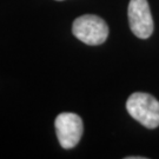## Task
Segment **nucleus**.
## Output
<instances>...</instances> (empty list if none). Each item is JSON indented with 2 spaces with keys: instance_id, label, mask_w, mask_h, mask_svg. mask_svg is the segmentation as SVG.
Listing matches in <instances>:
<instances>
[{
  "instance_id": "obj_1",
  "label": "nucleus",
  "mask_w": 159,
  "mask_h": 159,
  "mask_svg": "<svg viewBox=\"0 0 159 159\" xmlns=\"http://www.w3.org/2000/svg\"><path fill=\"white\" fill-rule=\"evenodd\" d=\"M126 110L133 119L148 129L159 126V102L148 93L137 92L129 97Z\"/></svg>"
},
{
  "instance_id": "obj_2",
  "label": "nucleus",
  "mask_w": 159,
  "mask_h": 159,
  "mask_svg": "<svg viewBox=\"0 0 159 159\" xmlns=\"http://www.w3.org/2000/svg\"><path fill=\"white\" fill-rule=\"evenodd\" d=\"M72 32L74 37L84 44L96 46L107 39L108 26L102 18L93 14H85L74 20Z\"/></svg>"
},
{
  "instance_id": "obj_3",
  "label": "nucleus",
  "mask_w": 159,
  "mask_h": 159,
  "mask_svg": "<svg viewBox=\"0 0 159 159\" xmlns=\"http://www.w3.org/2000/svg\"><path fill=\"white\" fill-rule=\"evenodd\" d=\"M129 24L133 34L140 39H148L153 32V19L148 0H130Z\"/></svg>"
},
{
  "instance_id": "obj_4",
  "label": "nucleus",
  "mask_w": 159,
  "mask_h": 159,
  "mask_svg": "<svg viewBox=\"0 0 159 159\" xmlns=\"http://www.w3.org/2000/svg\"><path fill=\"white\" fill-rule=\"evenodd\" d=\"M56 132L58 140L64 148H73L83 136V120L78 114L64 112L56 119Z\"/></svg>"
}]
</instances>
